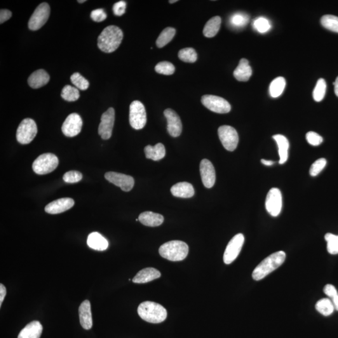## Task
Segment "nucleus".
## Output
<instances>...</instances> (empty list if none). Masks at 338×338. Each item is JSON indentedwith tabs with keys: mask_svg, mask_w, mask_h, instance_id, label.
Masks as SVG:
<instances>
[{
	"mask_svg": "<svg viewBox=\"0 0 338 338\" xmlns=\"http://www.w3.org/2000/svg\"><path fill=\"white\" fill-rule=\"evenodd\" d=\"M80 322L82 327L84 330H90L93 326L92 316H91V305L88 300L82 302L79 309Z\"/></svg>",
	"mask_w": 338,
	"mask_h": 338,
	"instance_id": "obj_19",
	"label": "nucleus"
},
{
	"mask_svg": "<svg viewBox=\"0 0 338 338\" xmlns=\"http://www.w3.org/2000/svg\"><path fill=\"white\" fill-rule=\"evenodd\" d=\"M83 126L81 117L76 113L70 114L63 122L62 130L63 134L68 137H74L79 135Z\"/></svg>",
	"mask_w": 338,
	"mask_h": 338,
	"instance_id": "obj_12",
	"label": "nucleus"
},
{
	"mask_svg": "<svg viewBox=\"0 0 338 338\" xmlns=\"http://www.w3.org/2000/svg\"><path fill=\"white\" fill-rule=\"evenodd\" d=\"M85 1H86L85 0H83V1H80V0H79V1H78L79 3H84V2H85Z\"/></svg>",
	"mask_w": 338,
	"mask_h": 338,
	"instance_id": "obj_53",
	"label": "nucleus"
},
{
	"mask_svg": "<svg viewBox=\"0 0 338 338\" xmlns=\"http://www.w3.org/2000/svg\"><path fill=\"white\" fill-rule=\"evenodd\" d=\"M123 37V32L121 28L117 26H109L98 37V47L103 52H114L121 44Z\"/></svg>",
	"mask_w": 338,
	"mask_h": 338,
	"instance_id": "obj_1",
	"label": "nucleus"
},
{
	"mask_svg": "<svg viewBox=\"0 0 338 338\" xmlns=\"http://www.w3.org/2000/svg\"><path fill=\"white\" fill-rule=\"evenodd\" d=\"M74 204L75 202L71 198H61L49 203L44 211L50 214H58L70 210Z\"/></svg>",
	"mask_w": 338,
	"mask_h": 338,
	"instance_id": "obj_18",
	"label": "nucleus"
},
{
	"mask_svg": "<svg viewBox=\"0 0 338 338\" xmlns=\"http://www.w3.org/2000/svg\"><path fill=\"white\" fill-rule=\"evenodd\" d=\"M12 16V13L8 9H1L0 11V23L3 24L6 21L10 19Z\"/></svg>",
	"mask_w": 338,
	"mask_h": 338,
	"instance_id": "obj_48",
	"label": "nucleus"
},
{
	"mask_svg": "<svg viewBox=\"0 0 338 338\" xmlns=\"http://www.w3.org/2000/svg\"><path fill=\"white\" fill-rule=\"evenodd\" d=\"M177 0H173V1H169V3H175V2H177Z\"/></svg>",
	"mask_w": 338,
	"mask_h": 338,
	"instance_id": "obj_52",
	"label": "nucleus"
},
{
	"mask_svg": "<svg viewBox=\"0 0 338 338\" xmlns=\"http://www.w3.org/2000/svg\"><path fill=\"white\" fill-rule=\"evenodd\" d=\"M220 25H221V18L220 16H214L210 19L204 28V36L207 38L215 37L219 31Z\"/></svg>",
	"mask_w": 338,
	"mask_h": 338,
	"instance_id": "obj_29",
	"label": "nucleus"
},
{
	"mask_svg": "<svg viewBox=\"0 0 338 338\" xmlns=\"http://www.w3.org/2000/svg\"><path fill=\"white\" fill-rule=\"evenodd\" d=\"M114 122L115 110L114 108H109L101 117V122L98 127V134L102 139L108 140L111 137Z\"/></svg>",
	"mask_w": 338,
	"mask_h": 338,
	"instance_id": "obj_14",
	"label": "nucleus"
},
{
	"mask_svg": "<svg viewBox=\"0 0 338 338\" xmlns=\"http://www.w3.org/2000/svg\"><path fill=\"white\" fill-rule=\"evenodd\" d=\"M333 84L335 85V92L336 95L338 97V77L337 79H336V81L333 83Z\"/></svg>",
	"mask_w": 338,
	"mask_h": 338,
	"instance_id": "obj_51",
	"label": "nucleus"
},
{
	"mask_svg": "<svg viewBox=\"0 0 338 338\" xmlns=\"http://www.w3.org/2000/svg\"><path fill=\"white\" fill-rule=\"evenodd\" d=\"M324 293L332 300L335 310L338 311V293L337 289L332 285H327L324 288Z\"/></svg>",
	"mask_w": 338,
	"mask_h": 338,
	"instance_id": "obj_42",
	"label": "nucleus"
},
{
	"mask_svg": "<svg viewBox=\"0 0 338 338\" xmlns=\"http://www.w3.org/2000/svg\"><path fill=\"white\" fill-rule=\"evenodd\" d=\"M161 276V272L158 270L152 267H147L138 272L132 281L134 283L144 284L158 279Z\"/></svg>",
	"mask_w": 338,
	"mask_h": 338,
	"instance_id": "obj_21",
	"label": "nucleus"
},
{
	"mask_svg": "<svg viewBox=\"0 0 338 338\" xmlns=\"http://www.w3.org/2000/svg\"><path fill=\"white\" fill-rule=\"evenodd\" d=\"M155 70L159 74L170 75L174 73L175 67L170 62H161L156 66Z\"/></svg>",
	"mask_w": 338,
	"mask_h": 338,
	"instance_id": "obj_39",
	"label": "nucleus"
},
{
	"mask_svg": "<svg viewBox=\"0 0 338 338\" xmlns=\"http://www.w3.org/2000/svg\"><path fill=\"white\" fill-rule=\"evenodd\" d=\"M162 257L170 261H181L187 257L189 246L181 241H171L163 244L159 248Z\"/></svg>",
	"mask_w": 338,
	"mask_h": 338,
	"instance_id": "obj_4",
	"label": "nucleus"
},
{
	"mask_svg": "<svg viewBox=\"0 0 338 338\" xmlns=\"http://www.w3.org/2000/svg\"><path fill=\"white\" fill-rule=\"evenodd\" d=\"M307 142L313 146H318L323 142V138L314 131H309L306 135Z\"/></svg>",
	"mask_w": 338,
	"mask_h": 338,
	"instance_id": "obj_45",
	"label": "nucleus"
},
{
	"mask_svg": "<svg viewBox=\"0 0 338 338\" xmlns=\"http://www.w3.org/2000/svg\"><path fill=\"white\" fill-rule=\"evenodd\" d=\"M248 15L244 13H236L232 16L231 18V25H233L234 27H243L244 26L248 24L249 22Z\"/></svg>",
	"mask_w": 338,
	"mask_h": 338,
	"instance_id": "obj_40",
	"label": "nucleus"
},
{
	"mask_svg": "<svg viewBox=\"0 0 338 338\" xmlns=\"http://www.w3.org/2000/svg\"><path fill=\"white\" fill-rule=\"evenodd\" d=\"M175 32V30L173 28H165L157 40V46L161 48L168 44L174 37Z\"/></svg>",
	"mask_w": 338,
	"mask_h": 338,
	"instance_id": "obj_32",
	"label": "nucleus"
},
{
	"mask_svg": "<svg viewBox=\"0 0 338 338\" xmlns=\"http://www.w3.org/2000/svg\"><path fill=\"white\" fill-rule=\"evenodd\" d=\"M50 76L45 70L40 69L32 73L28 79V84L30 87L37 89L42 87L48 83Z\"/></svg>",
	"mask_w": 338,
	"mask_h": 338,
	"instance_id": "obj_20",
	"label": "nucleus"
},
{
	"mask_svg": "<svg viewBox=\"0 0 338 338\" xmlns=\"http://www.w3.org/2000/svg\"><path fill=\"white\" fill-rule=\"evenodd\" d=\"M91 18L95 22H102L107 17L106 12L102 8L96 9L91 13Z\"/></svg>",
	"mask_w": 338,
	"mask_h": 338,
	"instance_id": "obj_46",
	"label": "nucleus"
},
{
	"mask_svg": "<svg viewBox=\"0 0 338 338\" xmlns=\"http://www.w3.org/2000/svg\"><path fill=\"white\" fill-rule=\"evenodd\" d=\"M58 157L53 154L46 153L38 157L32 165L33 170L39 175H45L55 170L58 166Z\"/></svg>",
	"mask_w": 338,
	"mask_h": 338,
	"instance_id": "obj_5",
	"label": "nucleus"
},
{
	"mask_svg": "<svg viewBox=\"0 0 338 338\" xmlns=\"http://www.w3.org/2000/svg\"><path fill=\"white\" fill-rule=\"evenodd\" d=\"M87 244L89 248L99 251L106 250L109 247V242L104 237L97 232L89 234Z\"/></svg>",
	"mask_w": 338,
	"mask_h": 338,
	"instance_id": "obj_25",
	"label": "nucleus"
},
{
	"mask_svg": "<svg viewBox=\"0 0 338 338\" xmlns=\"http://www.w3.org/2000/svg\"><path fill=\"white\" fill-rule=\"evenodd\" d=\"M254 27L257 32L264 34L268 32L271 28V24L266 18L259 17L255 19L253 23Z\"/></svg>",
	"mask_w": 338,
	"mask_h": 338,
	"instance_id": "obj_41",
	"label": "nucleus"
},
{
	"mask_svg": "<svg viewBox=\"0 0 338 338\" xmlns=\"http://www.w3.org/2000/svg\"><path fill=\"white\" fill-rule=\"evenodd\" d=\"M127 3L126 1H120L113 6V11L115 15L121 16L126 12Z\"/></svg>",
	"mask_w": 338,
	"mask_h": 338,
	"instance_id": "obj_47",
	"label": "nucleus"
},
{
	"mask_svg": "<svg viewBox=\"0 0 338 338\" xmlns=\"http://www.w3.org/2000/svg\"><path fill=\"white\" fill-rule=\"evenodd\" d=\"M38 128L34 120L25 119L21 122L16 130V140L21 144H28L34 140L37 134Z\"/></svg>",
	"mask_w": 338,
	"mask_h": 338,
	"instance_id": "obj_6",
	"label": "nucleus"
},
{
	"mask_svg": "<svg viewBox=\"0 0 338 338\" xmlns=\"http://www.w3.org/2000/svg\"><path fill=\"white\" fill-rule=\"evenodd\" d=\"M82 177H83V175L81 172H79V171L71 170L65 173L63 179L65 182L74 184V183L81 181Z\"/></svg>",
	"mask_w": 338,
	"mask_h": 338,
	"instance_id": "obj_44",
	"label": "nucleus"
},
{
	"mask_svg": "<svg viewBox=\"0 0 338 338\" xmlns=\"http://www.w3.org/2000/svg\"><path fill=\"white\" fill-rule=\"evenodd\" d=\"M202 103L207 109L217 114H227L231 111V106L226 100L215 95L203 96Z\"/></svg>",
	"mask_w": 338,
	"mask_h": 338,
	"instance_id": "obj_10",
	"label": "nucleus"
},
{
	"mask_svg": "<svg viewBox=\"0 0 338 338\" xmlns=\"http://www.w3.org/2000/svg\"><path fill=\"white\" fill-rule=\"evenodd\" d=\"M252 73L249 61L246 58H242L238 67L234 70V76L238 81L247 82L251 78Z\"/></svg>",
	"mask_w": 338,
	"mask_h": 338,
	"instance_id": "obj_24",
	"label": "nucleus"
},
{
	"mask_svg": "<svg viewBox=\"0 0 338 338\" xmlns=\"http://www.w3.org/2000/svg\"><path fill=\"white\" fill-rule=\"evenodd\" d=\"M144 152L147 159L155 161L163 159L166 156L165 147L161 143L157 144L155 146L147 145L145 147Z\"/></svg>",
	"mask_w": 338,
	"mask_h": 338,
	"instance_id": "obj_28",
	"label": "nucleus"
},
{
	"mask_svg": "<svg viewBox=\"0 0 338 338\" xmlns=\"http://www.w3.org/2000/svg\"><path fill=\"white\" fill-rule=\"evenodd\" d=\"M326 91V83L323 79H320L317 82L315 88L314 89L313 96L316 102H321L325 97Z\"/></svg>",
	"mask_w": 338,
	"mask_h": 338,
	"instance_id": "obj_36",
	"label": "nucleus"
},
{
	"mask_svg": "<svg viewBox=\"0 0 338 338\" xmlns=\"http://www.w3.org/2000/svg\"><path fill=\"white\" fill-rule=\"evenodd\" d=\"M43 332V326L38 321L28 324L19 333L18 338H40Z\"/></svg>",
	"mask_w": 338,
	"mask_h": 338,
	"instance_id": "obj_22",
	"label": "nucleus"
},
{
	"mask_svg": "<svg viewBox=\"0 0 338 338\" xmlns=\"http://www.w3.org/2000/svg\"><path fill=\"white\" fill-rule=\"evenodd\" d=\"M129 121L131 127L140 130L147 123V114L144 105L140 101L135 100L131 103Z\"/></svg>",
	"mask_w": 338,
	"mask_h": 338,
	"instance_id": "obj_7",
	"label": "nucleus"
},
{
	"mask_svg": "<svg viewBox=\"0 0 338 338\" xmlns=\"http://www.w3.org/2000/svg\"><path fill=\"white\" fill-rule=\"evenodd\" d=\"M286 84V80L283 77H279L274 79L269 86L270 95L272 98L279 97L285 90Z\"/></svg>",
	"mask_w": 338,
	"mask_h": 338,
	"instance_id": "obj_30",
	"label": "nucleus"
},
{
	"mask_svg": "<svg viewBox=\"0 0 338 338\" xmlns=\"http://www.w3.org/2000/svg\"><path fill=\"white\" fill-rule=\"evenodd\" d=\"M326 164H327V161H326L325 158L317 160L313 164V165L311 166V168H310V175L312 177H315V176L318 175L323 170L324 168H325Z\"/></svg>",
	"mask_w": 338,
	"mask_h": 338,
	"instance_id": "obj_43",
	"label": "nucleus"
},
{
	"mask_svg": "<svg viewBox=\"0 0 338 338\" xmlns=\"http://www.w3.org/2000/svg\"><path fill=\"white\" fill-rule=\"evenodd\" d=\"M286 257V253L282 251L269 255L254 270L252 275L253 279L260 281L269 275L283 264Z\"/></svg>",
	"mask_w": 338,
	"mask_h": 338,
	"instance_id": "obj_2",
	"label": "nucleus"
},
{
	"mask_svg": "<svg viewBox=\"0 0 338 338\" xmlns=\"http://www.w3.org/2000/svg\"><path fill=\"white\" fill-rule=\"evenodd\" d=\"M321 25L330 31L338 33V17L334 15L323 16L321 19Z\"/></svg>",
	"mask_w": 338,
	"mask_h": 338,
	"instance_id": "obj_34",
	"label": "nucleus"
},
{
	"mask_svg": "<svg viewBox=\"0 0 338 338\" xmlns=\"http://www.w3.org/2000/svg\"><path fill=\"white\" fill-rule=\"evenodd\" d=\"M282 194L280 190L278 188H272L267 195L266 199V208L270 215L277 217L281 212Z\"/></svg>",
	"mask_w": 338,
	"mask_h": 338,
	"instance_id": "obj_13",
	"label": "nucleus"
},
{
	"mask_svg": "<svg viewBox=\"0 0 338 338\" xmlns=\"http://www.w3.org/2000/svg\"><path fill=\"white\" fill-rule=\"evenodd\" d=\"M327 242V250L331 254L335 255L338 254V236L332 233H327L325 236Z\"/></svg>",
	"mask_w": 338,
	"mask_h": 338,
	"instance_id": "obj_37",
	"label": "nucleus"
},
{
	"mask_svg": "<svg viewBox=\"0 0 338 338\" xmlns=\"http://www.w3.org/2000/svg\"><path fill=\"white\" fill-rule=\"evenodd\" d=\"M70 79L72 83L80 90H86L89 87V82L87 80L84 79L78 72L74 73L70 77Z\"/></svg>",
	"mask_w": 338,
	"mask_h": 338,
	"instance_id": "obj_38",
	"label": "nucleus"
},
{
	"mask_svg": "<svg viewBox=\"0 0 338 338\" xmlns=\"http://www.w3.org/2000/svg\"><path fill=\"white\" fill-rule=\"evenodd\" d=\"M6 295V288L4 287L3 285H0V307L1 306L2 303H3L4 297H5Z\"/></svg>",
	"mask_w": 338,
	"mask_h": 338,
	"instance_id": "obj_49",
	"label": "nucleus"
},
{
	"mask_svg": "<svg viewBox=\"0 0 338 338\" xmlns=\"http://www.w3.org/2000/svg\"><path fill=\"white\" fill-rule=\"evenodd\" d=\"M50 15V7L46 3L37 6L28 22V28L33 31L41 29L48 21Z\"/></svg>",
	"mask_w": 338,
	"mask_h": 338,
	"instance_id": "obj_8",
	"label": "nucleus"
},
{
	"mask_svg": "<svg viewBox=\"0 0 338 338\" xmlns=\"http://www.w3.org/2000/svg\"><path fill=\"white\" fill-rule=\"evenodd\" d=\"M278 146L279 164H283L286 163L288 159V150L290 148V143L287 138L283 135L278 134L273 136Z\"/></svg>",
	"mask_w": 338,
	"mask_h": 338,
	"instance_id": "obj_27",
	"label": "nucleus"
},
{
	"mask_svg": "<svg viewBox=\"0 0 338 338\" xmlns=\"http://www.w3.org/2000/svg\"><path fill=\"white\" fill-rule=\"evenodd\" d=\"M138 220L143 225L149 227H157L161 225L164 222V218L163 215L159 213L150 212H142L138 217Z\"/></svg>",
	"mask_w": 338,
	"mask_h": 338,
	"instance_id": "obj_26",
	"label": "nucleus"
},
{
	"mask_svg": "<svg viewBox=\"0 0 338 338\" xmlns=\"http://www.w3.org/2000/svg\"><path fill=\"white\" fill-rule=\"evenodd\" d=\"M261 163L262 164H264V166H271L273 165L274 164V162L272 161H267V160L265 159H262L261 160Z\"/></svg>",
	"mask_w": 338,
	"mask_h": 338,
	"instance_id": "obj_50",
	"label": "nucleus"
},
{
	"mask_svg": "<svg viewBox=\"0 0 338 338\" xmlns=\"http://www.w3.org/2000/svg\"><path fill=\"white\" fill-rule=\"evenodd\" d=\"M244 243L243 234H238L229 241L224 254V262L225 264H231L238 257Z\"/></svg>",
	"mask_w": 338,
	"mask_h": 338,
	"instance_id": "obj_11",
	"label": "nucleus"
},
{
	"mask_svg": "<svg viewBox=\"0 0 338 338\" xmlns=\"http://www.w3.org/2000/svg\"><path fill=\"white\" fill-rule=\"evenodd\" d=\"M178 56L180 60L187 63H194L197 60L196 51L192 48L182 49L178 51Z\"/></svg>",
	"mask_w": 338,
	"mask_h": 338,
	"instance_id": "obj_35",
	"label": "nucleus"
},
{
	"mask_svg": "<svg viewBox=\"0 0 338 338\" xmlns=\"http://www.w3.org/2000/svg\"><path fill=\"white\" fill-rule=\"evenodd\" d=\"M168 121V131L173 137H177L181 134L182 124L181 120L174 110L168 109L164 112Z\"/></svg>",
	"mask_w": 338,
	"mask_h": 338,
	"instance_id": "obj_16",
	"label": "nucleus"
},
{
	"mask_svg": "<svg viewBox=\"0 0 338 338\" xmlns=\"http://www.w3.org/2000/svg\"><path fill=\"white\" fill-rule=\"evenodd\" d=\"M61 96L63 99L68 102H75L79 99L80 92L78 88L70 85H66L62 89Z\"/></svg>",
	"mask_w": 338,
	"mask_h": 338,
	"instance_id": "obj_33",
	"label": "nucleus"
},
{
	"mask_svg": "<svg viewBox=\"0 0 338 338\" xmlns=\"http://www.w3.org/2000/svg\"><path fill=\"white\" fill-rule=\"evenodd\" d=\"M316 309L319 313L325 316H330L335 310L334 305L329 298L319 300L316 304Z\"/></svg>",
	"mask_w": 338,
	"mask_h": 338,
	"instance_id": "obj_31",
	"label": "nucleus"
},
{
	"mask_svg": "<svg viewBox=\"0 0 338 338\" xmlns=\"http://www.w3.org/2000/svg\"><path fill=\"white\" fill-rule=\"evenodd\" d=\"M170 191L173 196L180 198H191L195 193L194 187L186 182L177 183L173 185Z\"/></svg>",
	"mask_w": 338,
	"mask_h": 338,
	"instance_id": "obj_23",
	"label": "nucleus"
},
{
	"mask_svg": "<svg viewBox=\"0 0 338 338\" xmlns=\"http://www.w3.org/2000/svg\"><path fill=\"white\" fill-rule=\"evenodd\" d=\"M218 135L223 146L229 151H234L238 147L239 135L236 129L229 126H223L218 128Z\"/></svg>",
	"mask_w": 338,
	"mask_h": 338,
	"instance_id": "obj_9",
	"label": "nucleus"
},
{
	"mask_svg": "<svg viewBox=\"0 0 338 338\" xmlns=\"http://www.w3.org/2000/svg\"><path fill=\"white\" fill-rule=\"evenodd\" d=\"M200 172L204 186L212 187L215 182V171L212 164L208 159H203L200 164Z\"/></svg>",
	"mask_w": 338,
	"mask_h": 338,
	"instance_id": "obj_17",
	"label": "nucleus"
},
{
	"mask_svg": "<svg viewBox=\"0 0 338 338\" xmlns=\"http://www.w3.org/2000/svg\"><path fill=\"white\" fill-rule=\"evenodd\" d=\"M105 178L112 184L121 188L123 191L129 192L134 186V179L130 175L114 172H107Z\"/></svg>",
	"mask_w": 338,
	"mask_h": 338,
	"instance_id": "obj_15",
	"label": "nucleus"
},
{
	"mask_svg": "<svg viewBox=\"0 0 338 338\" xmlns=\"http://www.w3.org/2000/svg\"><path fill=\"white\" fill-rule=\"evenodd\" d=\"M137 312L141 318L150 323H161L166 320L168 312L162 305L156 302L145 301L138 307Z\"/></svg>",
	"mask_w": 338,
	"mask_h": 338,
	"instance_id": "obj_3",
	"label": "nucleus"
}]
</instances>
